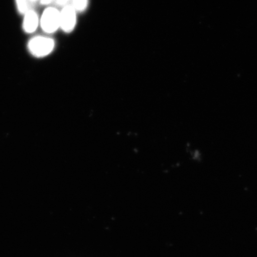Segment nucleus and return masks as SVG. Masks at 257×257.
<instances>
[{"label":"nucleus","instance_id":"4","mask_svg":"<svg viewBox=\"0 0 257 257\" xmlns=\"http://www.w3.org/2000/svg\"><path fill=\"white\" fill-rule=\"evenodd\" d=\"M38 23H39V19L37 13L33 10H28L25 14V18L24 21V29L27 33L31 34L36 31Z\"/></svg>","mask_w":257,"mask_h":257},{"label":"nucleus","instance_id":"7","mask_svg":"<svg viewBox=\"0 0 257 257\" xmlns=\"http://www.w3.org/2000/svg\"><path fill=\"white\" fill-rule=\"evenodd\" d=\"M70 0H56L55 4L58 6H65Z\"/></svg>","mask_w":257,"mask_h":257},{"label":"nucleus","instance_id":"9","mask_svg":"<svg viewBox=\"0 0 257 257\" xmlns=\"http://www.w3.org/2000/svg\"><path fill=\"white\" fill-rule=\"evenodd\" d=\"M55 1L56 0H41L40 3L41 5H48L55 2Z\"/></svg>","mask_w":257,"mask_h":257},{"label":"nucleus","instance_id":"2","mask_svg":"<svg viewBox=\"0 0 257 257\" xmlns=\"http://www.w3.org/2000/svg\"><path fill=\"white\" fill-rule=\"evenodd\" d=\"M43 30L48 34L56 32L60 27V13L55 8H48L43 13L41 19Z\"/></svg>","mask_w":257,"mask_h":257},{"label":"nucleus","instance_id":"6","mask_svg":"<svg viewBox=\"0 0 257 257\" xmlns=\"http://www.w3.org/2000/svg\"><path fill=\"white\" fill-rule=\"evenodd\" d=\"M18 9L21 14H25L30 10L28 0H16Z\"/></svg>","mask_w":257,"mask_h":257},{"label":"nucleus","instance_id":"5","mask_svg":"<svg viewBox=\"0 0 257 257\" xmlns=\"http://www.w3.org/2000/svg\"><path fill=\"white\" fill-rule=\"evenodd\" d=\"M88 5V0H72V6L75 11H84Z\"/></svg>","mask_w":257,"mask_h":257},{"label":"nucleus","instance_id":"1","mask_svg":"<svg viewBox=\"0 0 257 257\" xmlns=\"http://www.w3.org/2000/svg\"><path fill=\"white\" fill-rule=\"evenodd\" d=\"M54 45V41L51 38L37 37L30 40L28 48L32 55L37 57H43L52 52Z\"/></svg>","mask_w":257,"mask_h":257},{"label":"nucleus","instance_id":"8","mask_svg":"<svg viewBox=\"0 0 257 257\" xmlns=\"http://www.w3.org/2000/svg\"><path fill=\"white\" fill-rule=\"evenodd\" d=\"M41 0H28L29 7L33 8L34 5H36L37 3L40 2Z\"/></svg>","mask_w":257,"mask_h":257},{"label":"nucleus","instance_id":"3","mask_svg":"<svg viewBox=\"0 0 257 257\" xmlns=\"http://www.w3.org/2000/svg\"><path fill=\"white\" fill-rule=\"evenodd\" d=\"M76 22V11L72 6H66L60 13V27L67 33L72 32Z\"/></svg>","mask_w":257,"mask_h":257}]
</instances>
